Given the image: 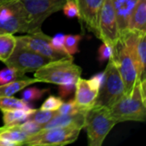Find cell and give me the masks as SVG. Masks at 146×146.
I'll return each mask as SVG.
<instances>
[{"label": "cell", "instance_id": "f546056e", "mask_svg": "<svg viewBox=\"0 0 146 146\" xmlns=\"http://www.w3.org/2000/svg\"><path fill=\"white\" fill-rule=\"evenodd\" d=\"M64 15L68 18H80V12L75 0H66L62 9Z\"/></svg>", "mask_w": 146, "mask_h": 146}, {"label": "cell", "instance_id": "83f0119b", "mask_svg": "<svg viewBox=\"0 0 146 146\" xmlns=\"http://www.w3.org/2000/svg\"><path fill=\"white\" fill-rule=\"evenodd\" d=\"M115 53V48L108 44L104 43L98 49V60L101 63L104 62L105 61L114 57Z\"/></svg>", "mask_w": 146, "mask_h": 146}, {"label": "cell", "instance_id": "f1b7e54d", "mask_svg": "<svg viewBox=\"0 0 146 146\" xmlns=\"http://www.w3.org/2000/svg\"><path fill=\"white\" fill-rule=\"evenodd\" d=\"M64 40H65V34L57 33L53 38H50V44L55 50H56L62 54L70 56L67 53V50L65 49Z\"/></svg>", "mask_w": 146, "mask_h": 146}, {"label": "cell", "instance_id": "7402d4cb", "mask_svg": "<svg viewBox=\"0 0 146 146\" xmlns=\"http://www.w3.org/2000/svg\"><path fill=\"white\" fill-rule=\"evenodd\" d=\"M57 115H58L57 111H49V110H44L39 109V110H35V111L31 115L29 119L34 121L35 122L40 125H44Z\"/></svg>", "mask_w": 146, "mask_h": 146}, {"label": "cell", "instance_id": "ba28073f", "mask_svg": "<svg viewBox=\"0 0 146 146\" xmlns=\"http://www.w3.org/2000/svg\"><path fill=\"white\" fill-rule=\"evenodd\" d=\"M50 61L51 60L32 51L17 42L14 52L4 63L7 67L15 68L24 74L27 72L36 71Z\"/></svg>", "mask_w": 146, "mask_h": 146}, {"label": "cell", "instance_id": "4316f807", "mask_svg": "<svg viewBox=\"0 0 146 146\" xmlns=\"http://www.w3.org/2000/svg\"><path fill=\"white\" fill-rule=\"evenodd\" d=\"M19 126L29 136L34 135L43 129V125H40L30 119L23 121V123H19Z\"/></svg>", "mask_w": 146, "mask_h": 146}, {"label": "cell", "instance_id": "9a60e30c", "mask_svg": "<svg viewBox=\"0 0 146 146\" xmlns=\"http://www.w3.org/2000/svg\"><path fill=\"white\" fill-rule=\"evenodd\" d=\"M86 111H81L75 114L68 115H57L53 117L50 121L43 125V129H50L55 127H78L83 128L85 115Z\"/></svg>", "mask_w": 146, "mask_h": 146}, {"label": "cell", "instance_id": "836d02e7", "mask_svg": "<svg viewBox=\"0 0 146 146\" xmlns=\"http://www.w3.org/2000/svg\"><path fill=\"white\" fill-rule=\"evenodd\" d=\"M14 1H16V0H0V6L3 5V4H5V3H9L14 2Z\"/></svg>", "mask_w": 146, "mask_h": 146}, {"label": "cell", "instance_id": "4dcf8cb0", "mask_svg": "<svg viewBox=\"0 0 146 146\" xmlns=\"http://www.w3.org/2000/svg\"><path fill=\"white\" fill-rule=\"evenodd\" d=\"M56 111L58 112L59 115H68V114H75L86 110L80 109L75 104L74 100H69L67 103H63Z\"/></svg>", "mask_w": 146, "mask_h": 146}, {"label": "cell", "instance_id": "e0dca14e", "mask_svg": "<svg viewBox=\"0 0 146 146\" xmlns=\"http://www.w3.org/2000/svg\"><path fill=\"white\" fill-rule=\"evenodd\" d=\"M30 136L19 126V123L4 125L0 127V139H4L15 143L17 146L23 145Z\"/></svg>", "mask_w": 146, "mask_h": 146}, {"label": "cell", "instance_id": "4fadbf2b", "mask_svg": "<svg viewBox=\"0 0 146 146\" xmlns=\"http://www.w3.org/2000/svg\"><path fill=\"white\" fill-rule=\"evenodd\" d=\"M111 2L117 20L121 40L129 32L131 15L137 4L138 0H111Z\"/></svg>", "mask_w": 146, "mask_h": 146}, {"label": "cell", "instance_id": "30bf717a", "mask_svg": "<svg viewBox=\"0 0 146 146\" xmlns=\"http://www.w3.org/2000/svg\"><path fill=\"white\" fill-rule=\"evenodd\" d=\"M124 83L125 95H129L138 80V72L134 61L124 43L119 41L114 56Z\"/></svg>", "mask_w": 146, "mask_h": 146}, {"label": "cell", "instance_id": "6da1fadb", "mask_svg": "<svg viewBox=\"0 0 146 146\" xmlns=\"http://www.w3.org/2000/svg\"><path fill=\"white\" fill-rule=\"evenodd\" d=\"M116 123L133 121H145L146 117V82L138 79L129 95H123L110 108Z\"/></svg>", "mask_w": 146, "mask_h": 146}, {"label": "cell", "instance_id": "cb8c5ba5", "mask_svg": "<svg viewBox=\"0 0 146 146\" xmlns=\"http://www.w3.org/2000/svg\"><path fill=\"white\" fill-rule=\"evenodd\" d=\"M47 92H49V89H39L36 87H30L23 91L21 97L24 101L29 103L40 99Z\"/></svg>", "mask_w": 146, "mask_h": 146}, {"label": "cell", "instance_id": "5bb4252c", "mask_svg": "<svg viewBox=\"0 0 146 146\" xmlns=\"http://www.w3.org/2000/svg\"><path fill=\"white\" fill-rule=\"evenodd\" d=\"M74 91L75 95L74 100L80 109L87 111L94 106L98 95V91L91 87L88 80H84L80 77L75 83Z\"/></svg>", "mask_w": 146, "mask_h": 146}, {"label": "cell", "instance_id": "603a6c76", "mask_svg": "<svg viewBox=\"0 0 146 146\" xmlns=\"http://www.w3.org/2000/svg\"><path fill=\"white\" fill-rule=\"evenodd\" d=\"M81 38H82L81 35H78V34L65 35L64 44L67 53L68 55L73 56L74 54L79 51V44Z\"/></svg>", "mask_w": 146, "mask_h": 146}, {"label": "cell", "instance_id": "d6a6232c", "mask_svg": "<svg viewBox=\"0 0 146 146\" xmlns=\"http://www.w3.org/2000/svg\"><path fill=\"white\" fill-rule=\"evenodd\" d=\"M75 89V84L70 85H62L59 86V94L62 98H65L71 95Z\"/></svg>", "mask_w": 146, "mask_h": 146}, {"label": "cell", "instance_id": "5b68a950", "mask_svg": "<svg viewBox=\"0 0 146 146\" xmlns=\"http://www.w3.org/2000/svg\"><path fill=\"white\" fill-rule=\"evenodd\" d=\"M27 15V33L41 31L42 23L50 15L62 9L66 0H20Z\"/></svg>", "mask_w": 146, "mask_h": 146}, {"label": "cell", "instance_id": "ffe728a7", "mask_svg": "<svg viewBox=\"0 0 146 146\" xmlns=\"http://www.w3.org/2000/svg\"><path fill=\"white\" fill-rule=\"evenodd\" d=\"M16 37L10 33H0V61L5 62L14 52Z\"/></svg>", "mask_w": 146, "mask_h": 146}, {"label": "cell", "instance_id": "8fae6325", "mask_svg": "<svg viewBox=\"0 0 146 146\" xmlns=\"http://www.w3.org/2000/svg\"><path fill=\"white\" fill-rule=\"evenodd\" d=\"M16 40L24 47L51 61L73 57L72 56H67L55 50L50 44V37L44 34L42 31L34 33H28L23 36H18L16 37Z\"/></svg>", "mask_w": 146, "mask_h": 146}, {"label": "cell", "instance_id": "8992f818", "mask_svg": "<svg viewBox=\"0 0 146 146\" xmlns=\"http://www.w3.org/2000/svg\"><path fill=\"white\" fill-rule=\"evenodd\" d=\"M82 128L78 127H55L44 129L38 133L32 135L24 143L29 146L66 145L74 143Z\"/></svg>", "mask_w": 146, "mask_h": 146}, {"label": "cell", "instance_id": "d6986e66", "mask_svg": "<svg viewBox=\"0 0 146 146\" xmlns=\"http://www.w3.org/2000/svg\"><path fill=\"white\" fill-rule=\"evenodd\" d=\"M35 111V110L30 108L27 110L17 109V110H3V121L4 125H11L23 122L28 120L31 115Z\"/></svg>", "mask_w": 146, "mask_h": 146}, {"label": "cell", "instance_id": "7c38bea8", "mask_svg": "<svg viewBox=\"0 0 146 146\" xmlns=\"http://www.w3.org/2000/svg\"><path fill=\"white\" fill-rule=\"evenodd\" d=\"M104 0H75L81 19L89 31L98 37V19Z\"/></svg>", "mask_w": 146, "mask_h": 146}, {"label": "cell", "instance_id": "52a82bcc", "mask_svg": "<svg viewBox=\"0 0 146 146\" xmlns=\"http://www.w3.org/2000/svg\"><path fill=\"white\" fill-rule=\"evenodd\" d=\"M28 22L20 0L0 6V33H27Z\"/></svg>", "mask_w": 146, "mask_h": 146}, {"label": "cell", "instance_id": "3957f363", "mask_svg": "<svg viewBox=\"0 0 146 146\" xmlns=\"http://www.w3.org/2000/svg\"><path fill=\"white\" fill-rule=\"evenodd\" d=\"M115 124L110 108L95 105L88 110L85 115L83 128L86 131L89 145H102Z\"/></svg>", "mask_w": 146, "mask_h": 146}, {"label": "cell", "instance_id": "484cf974", "mask_svg": "<svg viewBox=\"0 0 146 146\" xmlns=\"http://www.w3.org/2000/svg\"><path fill=\"white\" fill-rule=\"evenodd\" d=\"M63 104V100L62 98L56 96H50L42 104L40 110H49V111H56Z\"/></svg>", "mask_w": 146, "mask_h": 146}, {"label": "cell", "instance_id": "2e32d148", "mask_svg": "<svg viewBox=\"0 0 146 146\" xmlns=\"http://www.w3.org/2000/svg\"><path fill=\"white\" fill-rule=\"evenodd\" d=\"M129 32L146 33V0H138L131 15Z\"/></svg>", "mask_w": 146, "mask_h": 146}, {"label": "cell", "instance_id": "9c48e42d", "mask_svg": "<svg viewBox=\"0 0 146 146\" xmlns=\"http://www.w3.org/2000/svg\"><path fill=\"white\" fill-rule=\"evenodd\" d=\"M98 38L114 48L120 40L115 13L111 0H104L98 19Z\"/></svg>", "mask_w": 146, "mask_h": 146}, {"label": "cell", "instance_id": "277c9868", "mask_svg": "<svg viewBox=\"0 0 146 146\" xmlns=\"http://www.w3.org/2000/svg\"><path fill=\"white\" fill-rule=\"evenodd\" d=\"M104 80L100 87L94 106H105L110 108L124 94V83L114 57L109 59L104 69Z\"/></svg>", "mask_w": 146, "mask_h": 146}, {"label": "cell", "instance_id": "1f68e13d", "mask_svg": "<svg viewBox=\"0 0 146 146\" xmlns=\"http://www.w3.org/2000/svg\"><path fill=\"white\" fill-rule=\"evenodd\" d=\"M104 80V72L97 74L94 76H92L90 80H88V83L90 84L92 89L99 92L100 87L103 85Z\"/></svg>", "mask_w": 146, "mask_h": 146}, {"label": "cell", "instance_id": "7a4b0ae2", "mask_svg": "<svg viewBox=\"0 0 146 146\" xmlns=\"http://www.w3.org/2000/svg\"><path fill=\"white\" fill-rule=\"evenodd\" d=\"M82 69L74 64L72 58H62L50 61L34 73V78L38 82L62 86L75 84L80 77Z\"/></svg>", "mask_w": 146, "mask_h": 146}, {"label": "cell", "instance_id": "d4e9b609", "mask_svg": "<svg viewBox=\"0 0 146 146\" xmlns=\"http://www.w3.org/2000/svg\"><path fill=\"white\" fill-rule=\"evenodd\" d=\"M24 74L19 72L17 69L12 67H7L2 70H0V85H3L5 83L15 80L17 78L22 77Z\"/></svg>", "mask_w": 146, "mask_h": 146}, {"label": "cell", "instance_id": "44dd1931", "mask_svg": "<svg viewBox=\"0 0 146 146\" xmlns=\"http://www.w3.org/2000/svg\"><path fill=\"white\" fill-rule=\"evenodd\" d=\"M17 109H30L29 103L24 101L23 99H19L11 97L0 98V110H17Z\"/></svg>", "mask_w": 146, "mask_h": 146}, {"label": "cell", "instance_id": "ac0fdd59", "mask_svg": "<svg viewBox=\"0 0 146 146\" xmlns=\"http://www.w3.org/2000/svg\"><path fill=\"white\" fill-rule=\"evenodd\" d=\"M35 83H38V80H36L35 78L30 79L25 77V79L23 80H15L3 85H0V98L11 97L16 92L23 90L29 85H33Z\"/></svg>", "mask_w": 146, "mask_h": 146}]
</instances>
